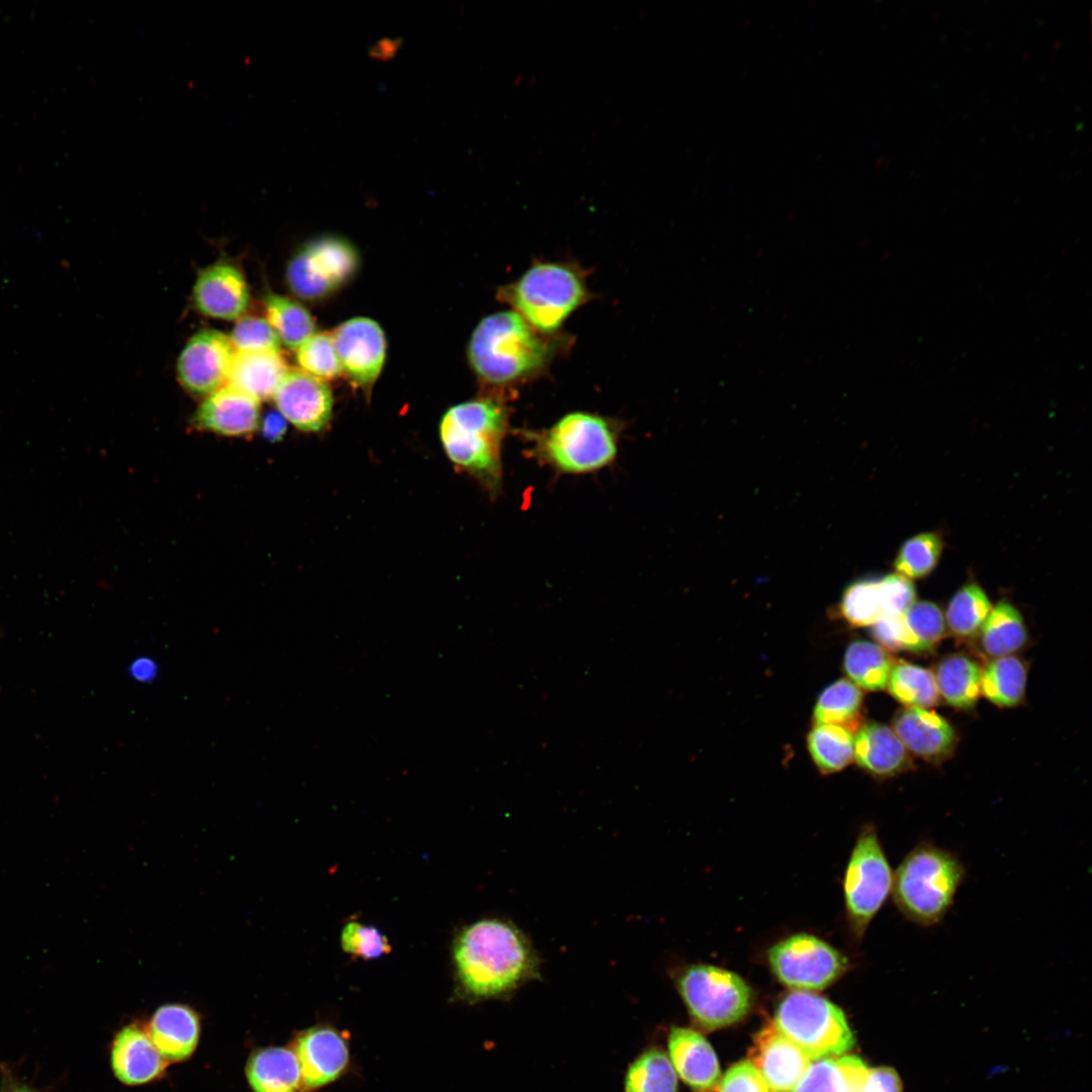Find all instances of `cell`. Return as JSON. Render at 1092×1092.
I'll list each match as a JSON object with an SVG mask.
<instances>
[{
	"label": "cell",
	"mask_w": 1092,
	"mask_h": 1092,
	"mask_svg": "<svg viewBox=\"0 0 1092 1092\" xmlns=\"http://www.w3.org/2000/svg\"><path fill=\"white\" fill-rule=\"evenodd\" d=\"M453 961L463 990L477 998L511 992L535 978L541 965L527 934L497 917L465 926L454 941Z\"/></svg>",
	"instance_id": "6da1fadb"
},
{
	"label": "cell",
	"mask_w": 1092,
	"mask_h": 1092,
	"mask_svg": "<svg viewBox=\"0 0 1092 1092\" xmlns=\"http://www.w3.org/2000/svg\"><path fill=\"white\" fill-rule=\"evenodd\" d=\"M508 419L500 402L479 398L450 407L439 427L440 440L450 461L475 477L490 493L498 491L502 485V446Z\"/></svg>",
	"instance_id": "7a4b0ae2"
},
{
	"label": "cell",
	"mask_w": 1092,
	"mask_h": 1092,
	"mask_svg": "<svg viewBox=\"0 0 1092 1092\" xmlns=\"http://www.w3.org/2000/svg\"><path fill=\"white\" fill-rule=\"evenodd\" d=\"M966 868L952 851L920 841L901 860L893 876L896 908L922 927L940 923L966 878Z\"/></svg>",
	"instance_id": "3957f363"
},
{
	"label": "cell",
	"mask_w": 1092,
	"mask_h": 1092,
	"mask_svg": "<svg viewBox=\"0 0 1092 1092\" xmlns=\"http://www.w3.org/2000/svg\"><path fill=\"white\" fill-rule=\"evenodd\" d=\"M550 343L514 310L484 317L468 347L469 362L483 381L508 385L539 372L548 363Z\"/></svg>",
	"instance_id": "277c9868"
},
{
	"label": "cell",
	"mask_w": 1092,
	"mask_h": 1092,
	"mask_svg": "<svg viewBox=\"0 0 1092 1092\" xmlns=\"http://www.w3.org/2000/svg\"><path fill=\"white\" fill-rule=\"evenodd\" d=\"M621 427L613 420L573 412L541 431L524 432L527 453L559 474H586L611 465L619 451Z\"/></svg>",
	"instance_id": "5b68a950"
},
{
	"label": "cell",
	"mask_w": 1092,
	"mask_h": 1092,
	"mask_svg": "<svg viewBox=\"0 0 1092 1092\" xmlns=\"http://www.w3.org/2000/svg\"><path fill=\"white\" fill-rule=\"evenodd\" d=\"M502 298L536 331L550 334L586 300L587 290L573 267L547 262L503 288Z\"/></svg>",
	"instance_id": "8992f818"
},
{
	"label": "cell",
	"mask_w": 1092,
	"mask_h": 1092,
	"mask_svg": "<svg viewBox=\"0 0 1092 1092\" xmlns=\"http://www.w3.org/2000/svg\"><path fill=\"white\" fill-rule=\"evenodd\" d=\"M772 1022L812 1061L844 1055L855 1044L844 1012L815 992H789L780 1001Z\"/></svg>",
	"instance_id": "52a82bcc"
},
{
	"label": "cell",
	"mask_w": 1092,
	"mask_h": 1092,
	"mask_svg": "<svg viewBox=\"0 0 1092 1092\" xmlns=\"http://www.w3.org/2000/svg\"><path fill=\"white\" fill-rule=\"evenodd\" d=\"M674 981L691 1016L705 1029L732 1025L751 1008L750 986L729 970L692 964L677 969Z\"/></svg>",
	"instance_id": "ba28073f"
},
{
	"label": "cell",
	"mask_w": 1092,
	"mask_h": 1092,
	"mask_svg": "<svg viewBox=\"0 0 1092 1092\" xmlns=\"http://www.w3.org/2000/svg\"><path fill=\"white\" fill-rule=\"evenodd\" d=\"M891 869L873 825L859 831L843 878L846 916L856 939H861L888 899L893 885Z\"/></svg>",
	"instance_id": "9c48e42d"
},
{
	"label": "cell",
	"mask_w": 1092,
	"mask_h": 1092,
	"mask_svg": "<svg viewBox=\"0 0 1092 1092\" xmlns=\"http://www.w3.org/2000/svg\"><path fill=\"white\" fill-rule=\"evenodd\" d=\"M767 962L782 984L810 992L829 987L848 968L844 954L809 933H795L772 944L767 950Z\"/></svg>",
	"instance_id": "30bf717a"
},
{
	"label": "cell",
	"mask_w": 1092,
	"mask_h": 1092,
	"mask_svg": "<svg viewBox=\"0 0 1092 1092\" xmlns=\"http://www.w3.org/2000/svg\"><path fill=\"white\" fill-rule=\"evenodd\" d=\"M235 352L230 337L219 331L194 334L177 361L179 382L194 395H209L228 383Z\"/></svg>",
	"instance_id": "8fae6325"
},
{
	"label": "cell",
	"mask_w": 1092,
	"mask_h": 1092,
	"mask_svg": "<svg viewBox=\"0 0 1092 1092\" xmlns=\"http://www.w3.org/2000/svg\"><path fill=\"white\" fill-rule=\"evenodd\" d=\"M343 371L359 387L377 379L385 359L386 341L380 326L368 317H354L331 335Z\"/></svg>",
	"instance_id": "7c38bea8"
},
{
	"label": "cell",
	"mask_w": 1092,
	"mask_h": 1092,
	"mask_svg": "<svg viewBox=\"0 0 1092 1092\" xmlns=\"http://www.w3.org/2000/svg\"><path fill=\"white\" fill-rule=\"evenodd\" d=\"M277 411L303 432H318L332 417L333 397L322 379L301 369H288L274 396Z\"/></svg>",
	"instance_id": "4fadbf2b"
},
{
	"label": "cell",
	"mask_w": 1092,
	"mask_h": 1092,
	"mask_svg": "<svg viewBox=\"0 0 1092 1092\" xmlns=\"http://www.w3.org/2000/svg\"><path fill=\"white\" fill-rule=\"evenodd\" d=\"M749 1061L772 1092H791L812 1062L772 1020L754 1035Z\"/></svg>",
	"instance_id": "5bb4252c"
},
{
	"label": "cell",
	"mask_w": 1092,
	"mask_h": 1092,
	"mask_svg": "<svg viewBox=\"0 0 1092 1092\" xmlns=\"http://www.w3.org/2000/svg\"><path fill=\"white\" fill-rule=\"evenodd\" d=\"M196 309L212 318L239 320L250 302V290L243 272L235 265L216 262L202 269L194 283Z\"/></svg>",
	"instance_id": "9a60e30c"
},
{
	"label": "cell",
	"mask_w": 1092,
	"mask_h": 1092,
	"mask_svg": "<svg viewBox=\"0 0 1092 1092\" xmlns=\"http://www.w3.org/2000/svg\"><path fill=\"white\" fill-rule=\"evenodd\" d=\"M259 400L225 384L205 396L191 423L197 430L224 437H248L260 425Z\"/></svg>",
	"instance_id": "2e32d148"
},
{
	"label": "cell",
	"mask_w": 1092,
	"mask_h": 1092,
	"mask_svg": "<svg viewBox=\"0 0 1092 1092\" xmlns=\"http://www.w3.org/2000/svg\"><path fill=\"white\" fill-rule=\"evenodd\" d=\"M302 1085L315 1089L336 1080L345 1070L349 1051L340 1033L316 1026L301 1033L295 1042Z\"/></svg>",
	"instance_id": "e0dca14e"
},
{
	"label": "cell",
	"mask_w": 1092,
	"mask_h": 1092,
	"mask_svg": "<svg viewBox=\"0 0 1092 1092\" xmlns=\"http://www.w3.org/2000/svg\"><path fill=\"white\" fill-rule=\"evenodd\" d=\"M110 1063L115 1077L126 1085L149 1083L160 1077L168 1066L149 1033L135 1024L124 1026L115 1035Z\"/></svg>",
	"instance_id": "ac0fdd59"
},
{
	"label": "cell",
	"mask_w": 1092,
	"mask_h": 1092,
	"mask_svg": "<svg viewBox=\"0 0 1092 1092\" xmlns=\"http://www.w3.org/2000/svg\"><path fill=\"white\" fill-rule=\"evenodd\" d=\"M893 730L907 750L931 761L945 758L956 745L953 728L928 709L908 707L899 711Z\"/></svg>",
	"instance_id": "d6986e66"
},
{
	"label": "cell",
	"mask_w": 1092,
	"mask_h": 1092,
	"mask_svg": "<svg viewBox=\"0 0 1092 1092\" xmlns=\"http://www.w3.org/2000/svg\"><path fill=\"white\" fill-rule=\"evenodd\" d=\"M669 1060L681 1080L697 1091L718 1085L721 1070L709 1041L698 1031L673 1027L668 1035Z\"/></svg>",
	"instance_id": "ffe728a7"
},
{
	"label": "cell",
	"mask_w": 1092,
	"mask_h": 1092,
	"mask_svg": "<svg viewBox=\"0 0 1092 1092\" xmlns=\"http://www.w3.org/2000/svg\"><path fill=\"white\" fill-rule=\"evenodd\" d=\"M149 1035L168 1062H181L195 1051L200 1022L196 1012L183 1004H165L151 1018Z\"/></svg>",
	"instance_id": "44dd1931"
},
{
	"label": "cell",
	"mask_w": 1092,
	"mask_h": 1092,
	"mask_svg": "<svg viewBox=\"0 0 1092 1092\" xmlns=\"http://www.w3.org/2000/svg\"><path fill=\"white\" fill-rule=\"evenodd\" d=\"M856 763L875 777H893L905 770L910 758L895 731L879 723L859 727L853 741Z\"/></svg>",
	"instance_id": "7402d4cb"
},
{
	"label": "cell",
	"mask_w": 1092,
	"mask_h": 1092,
	"mask_svg": "<svg viewBox=\"0 0 1092 1092\" xmlns=\"http://www.w3.org/2000/svg\"><path fill=\"white\" fill-rule=\"evenodd\" d=\"M279 352L236 351L229 372L228 383L257 400L274 396L288 371Z\"/></svg>",
	"instance_id": "603a6c76"
},
{
	"label": "cell",
	"mask_w": 1092,
	"mask_h": 1092,
	"mask_svg": "<svg viewBox=\"0 0 1092 1092\" xmlns=\"http://www.w3.org/2000/svg\"><path fill=\"white\" fill-rule=\"evenodd\" d=\"M254 1092H297L302 1084L295 1053L286 1048H266L255 1052L246 1066Z\"/></svg>",
	"instance_id": "cb8c5ba5"
},
{
	"label": "cell",
	"mask_w": 1092,
	"mask_h": 1092,
	"mask_svg": "<svg viewBox=\"0 0 1092 1092\" xmlns=\"http://www.w3.org/2000/svg\"><path fill=\"white\" fill-rule=\"evenodd\" d=\"M868 1069L854 1055L815 1060L791 1092H861Z\"/></svg>",
	"instance_id": "d4e9b609"
},
{
	"label": "cell",
	"mask_w": 1092,
	"mask_h": 1092,
	"mask_svg": "<svg viewBox=\"0 0 1092 1092\" xmlns=\"http://www.w3.org/2000/svg\"><path fill=\"white\" fill-rule=\"evenodd\" d=\"M301 251L312 271L334 289L347 282L358 268L359 258L355 248L340 237L317 238Z\"/></svg>",
	"instance_id": "484cf974"
},
{
	"label": "cell",
	"mask_w": 1092,
	"mask_h": 1092,
	"mask_svg": "<svg viewBox=\"0 0 1092 1092\" xmlns=\"http://www.w3.org/2000/svg\"><path fill=\"white\" fill-rule=\"evenodd\" d=\"M939 695L960 709L973 707L981 693L982 669L964 654H950L940 660L935 671Z\"/></svg>",
	"instance_id": "4316f807"
},
{
	"label": "cell",
	"mask_w": 1092,
	"mask_h": 1092,
	"mask_svg": "<svg viewBox=\"0 0 1092 1092\" xmlns=\"http://www.w3.org/2000/svg\"><path fill=\"white\" fill-rule=\"evenodd\" d=\"M1026 640V628L1019 611L1005 600L997 603L981 628L984 651L993 657L1011 655Z\"/></svg>",
	"instance_id": "83f0119b"
},
{
	"label": "cell",
	"mask_w": 1092,
	"mask_h": 1092,
	"mask_svg": "<svg viewBox=\"0 0 1092 1092\" xmlns=\"http://www.w3.org/2000/svg\"><path fill=\"white\" fill-rule=\"evenodd\" d=\"M264 307L266 321L287 348L296 351L314 334L310 313L297 301L269 292L264 297Z\"/></svg>",
	"instance_id": "f1b7e54d"
},
{
	"label": "cell",
	"mask_w": 1092,
	"mask_h": 1092,
	"mask_svg": "<svg viewBox=\"0 0 1092 1092\" xmlns=\"http://www.w3.org/2000/svg\"><path fill=\"white\" fill-rule=\"evenodd\" d=\"M1026 687V668L1016 656L996 657L981 676V691L993 704L1013 707L1021 702Z\"/></svg>",
	"instance_id": "f546056e"
},
{
	"label": "cell",
	"mask_w": 1092,
	"mask_h": 1092,
	"mask_svg": "<svg viewBox=\"0 0 1092 1092\" xmlns=\"http://www.w3.org/2000/svg\"><path fill=\"white\" fill-rule=\"evenodd\" d=\"M894 662L880 645L854 641L844 654V670L854 685L868 691L887 688Z\"/></svg>",
	"instance_id": "4dcf8cb0"
},
{
	"label": "cell",
	"mask_w": 1092,
	"mask_h": 1092,
	"mask_svg": "<svg viewBox=\"0 0 1092 1092\" xmlns=\"http://www.w3.org/2000/svg\"><path fill=\"white\" fill-rule=\"evenodd\" d=\"M901 617L903 649L915 653L928 652L945 636L942 612L932 602H914Z\"/></svg>",
	"instance_id": "1f68e13d"
},
{
	"label": "cell",
	"mask_w": 1092,
	"mask_h": 1092,
	"mask_svg": "<svg viewBox=\"0 0 1092 1092\" xmlns=\"http://www.w3.org/2000/svg\"><path fill=\"white\" fill-rule=\"evenodd\" d=\"M862 693L847 679H838L820 695L814 709V722L838 725L852 731L858 725Z\"/></svg>",
	"instance_id": "d6a6232c"
},
{
	"label": "cell",
	"mask_w": 1092,
	"mask_h": 1092,
	"mask_svg": "<svg viewBox=\"0 0 1092 1092\" xmlns=\"http://www.w3.org/2000/svg\"><path fill=\"white\" fill-rule=\"evenodd\" d=\"M853 741L852 731L845 727L818 724L808 735V748L819 770L827 775L841 770L851 761Z\"/></svg>",
	"instance_id": "836d02e7"
},
{
	"label": "cell",
	"mask_w": 1092,
	"mask_h": 1092,
	"mask_svg": "<svg viewBox=\"0 0 1092 1092\" xmlns=\"http://www.w3.org/2000/svg\"><path fill=\"white\" fill-rule=\"evenodd\" d=\"M887 687L898 702L909 708L928 709L936 705L939 698L934 674L910 662L893 665Z\"/></svg>",
	"instance_id": "e575fe53"
},
{
	"label": "cell",
	"mask_w": 1092,
	"mask_h": 1092,
	"mask_svg": "<svg viewBox=\"0 0 1092 1092\" xmlns=\"http://www.w3.org/2000/svg\"><path fill=\"white\" fill-rule=\"evenodd\" d=\"M991 610V602L984 589L972 581L965 583L952 596L945 619L954 635L970 637L981 630Z\"/></svg>",
	"instance_id": "d590c367"
},
{
	"label": "cell",
	"mask_w": 1092,
	"mask_h": 1092,
	"mask_svg": "<svg viewBox=\"0 0 1092 1092\" xmlns=\"http://www.w3.org/2000/svg\"><path fill=\"white\" fill-rule=\"evenodd\" d=\"M626 1092H676L677 1074L669 1057L660 1050H649L630 1067L625 1081Z\"/></svg>",
	"instance_id": "8d00e7d4"
},
{
	"label": "cell",
	"mask_w": 1092,
	"mask_h": 1092,
	"mask_svg": "<svg viewBox=\"0 0 1092 1092\" xmlns=\"http://www.w3.org/2000/svg\"><path fill=\"white\" fill-rule=\"evenodd\" d=\"M942 549L940 535L919 533L903 543L894 562L895 569L908 579L923 578L936 567Z\"/></svg>",
	"instance_id": "74e56055"
},
{
	"label": "cell",
	"mask_w": 1092,
	"mask_h": 1092,
	"mask_svg": "<svg viewBox=\"0 0 1092 1092\" xmlns=\"http://www.w3.org/2000/svg\"><path fill=\"white\" fill-rule=\"evenodd\" d=\"M842 617L855 627L872 626L883 616L879 578H863L849 584L840 603Z\"/></svg>",
	"instance_id": "f35d334b"
},
{
	"label": "cell",
	"mask_w": 1092,
	"mask_h": 1092,
	"mask_svg": "<svg viewBox=\"0 0 1092 1092\" xmlns=\"http://www.w3.org/2000/svg\"><path fill=\"white\" fill-rule=\"evenodd\" d=\"M296 360L300 369L320 379L338 377L342 372L331 335L313 334L297 350Z\"/></svg>",
	"instance_id": "ab89813d"
},
{
	"label": "cell",
	"mask_w": 1092,
	"mask_h": 1092,
	"mask_svg": "<svg viewBox=\"0 0 1092 1092\" xmlns=\"http://www.w3.org/2000/svg\"><path fill=\"white\" fill-rule=\"evenodd\" d=\"M341 946L348 954L363 960L378 959L391 950L387 937L378 928L358 921H350L344 926Z\"/></svg>",
	"instance_id": "60d3db41"
},
{
	"label": "cell",
	"mask_w": 1092,
	"mask_h": 1092,
	"mask_svg": "<svg viewBox=\"0 0 1092 1092\" xmlns=\"http://www.w3.org/2000/svg\"><path fill=\"white\" fill-rule=\"evenodd\" d=\"M230 340L239 352H279L280 341L266 318L242 316L238 320Z\"/></svg>",
	"instance_id": "b9f144b4"
},
{
	"label": "cell",
	"mask_w": 1092,
	"mask_h": 1092,
	"mask_svg": "<svg viewBox=\"0 0 1092 1092\" xmlns=\"http://www.w3.org/2000/svg\"><path fill=\"white\" fill-rule=\"evenodd\" d=\"M286 281L290 290L305 300L324 298L335 290L312 271L301 250L293 256L287 266Z\"/></svg>",
	"instance_id": "7bdbcfd3"
},
{
	"label": "cell",
	"mask_w": 1092,
	"mask_h": 1092,
	"mask_svg": "<svg viewBox=\"0 0 1092 1092\" xmlns=\"http://www.w3.org/2000/svg\"><path fill=\"white\" fill-rule=\"evenodd\" d=\"M879 590L883 616L902 615L916 599L915 587L911 580L898 573L879 578Z\"/></svg>",
	"instance_id": "ee69618b"
},
{
	"label": "cell",
	"mask_w": 1092,
	"mask_h": 1092,
	"mask_svg": "<svg viewBox=\"0 0 1092 1092\" xmlns=\"http://www.w3.org/2000/svg\"><path fill=\"white\" fill-rule=\"evenodd\" d=\"M718 1092H772L749 1060L731 1066L718 1083Z\"/></svg>",
	"instance_id": "f6af8a7d"
},
{
	"label": "cell",
	"mask_w": 1092,
	"mask_h": 1092,
	"mask_svg": "<svg viewBox=\"0 0 1092 1092\" xmlns=\"http://www.w3.org/2000/svg\"><path fill=\"white\" fill-rule=\"evenodd\" d=\"M902 615H884L872 625V635L883 649L898 651L902 645Z\"/></svg>",
	"instance_id": "bcb514c9"
},
{
	"label": "cell",
	"mask_w": 1092,
	"mask_h": 1092,
	"mask_svg": "<svg viewBox=\"0 0 1092 1092\" xmlns=\"http://www.w3.org/2000/svg\"><path fill=\"white\" fill-rule=\"evenodd\" d=\"M861 1092H903V1085L898 1073L893 1068H869Z\"/></svg>",
	"instance_id": "7dc6e473"
},
{
	"label": "cell",
	"mask_w": 1092,
	"mask_h": 1092,
	"mask_svg": "<svg viewBox=\"0 0 1092 1092\" xmlns=\"http://www.w3.org/2000/svg\"><path fill=\"white\" fill-rule=\"evenodd\" d=\"M129 678L140 684L153 682L159 674L157 661L149 655L134 657L128 665Z\"/></svg>",
	"instance_id": "c3c4849f"
},
{
	"label": "cell",
	"mask_w": 1092,
	"mask_h": 1092,
	"mask_svg": "<svg viewBox=\"0 0 1092 1092\" xmlns=\"http://www.w3.org/2000/svg\"><path fill=\"white\" fill-rule=\"evenodd\" d=\"M259 429L265 439L277 442L286 432V420L278 411H272L260 421Z\"/></svg>",
	"instance_id": "681fc988"
},
{
	"label": "cell",
	"mask_w": 1092,
	"mask_h": 1092,
	"mask_svg": "<svg viewBox=\"0 0 1092 1092\" xmlns=\"http://www.w3.org/2000/svg\"><path fill=\"white\" fill-rule=\"evenodd\" d=\"M1 1092H35L31 1088L25 1085L12 1084L4 1088Z\"/></svg>",
	"instance_id": "f907efd6"
}]
</instances>
